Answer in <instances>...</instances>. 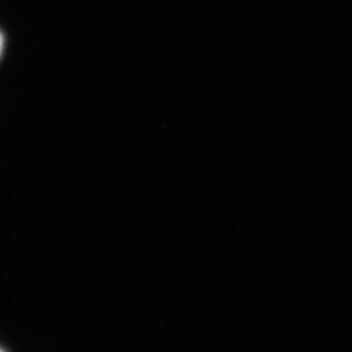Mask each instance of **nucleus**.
Instances as JSON below:
<instances>
[{
	"mask_svg": "<svg viewBox=\"0 0 352 352\" xmlns=\"http://www.w3.org/2000/svg\"><path fill=\"white\" fill-rule=\"evenodd\" d=\"M2 48H3V36H2L1 32H0V54H1Z\"/></svg>",
	"mask_w": 352,
	"mask_h": 352,
	"instance_id": "1",
	"label": "nucleus"
},
{
	"mask_svg": "<svg viewBox=\"0 0 352 352\" xmlns=\"http://www.w3.org/2000/svg\"><path fill=\"white\" fill-rule=\"evenodd\" d=\"M0 352H4V351H2L1 349H0Z\"/></svg>",
	"mask_w": 352,
	"mask_h": 352,
	"instance_id": "2",
	"label": "nucleus"
}]
</instances>
